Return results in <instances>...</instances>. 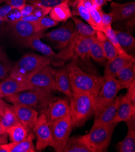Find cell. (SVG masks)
I'll return each instance as SVG.
<instances>
[{
    "mask_svg": "<svg viewBox=\"0 0 135 152\" xmlns=\"http://www.w3.org/2000/svg\"><path fill=\"white\" fill-rule=\"evenodd\" d=\"M67 67L72 93H87L97 96L104 81L103 77L85 73L73 61Z\"/></svg>",
    "mask_w": 135,
    "mask_h": 152,
    "instance_id": "6da1fadb",
    "label": "cell"
},
{
    "mask_svg": "<svg viewBox=\"0 0 135 152\" xmlns=\"http://www.w3.org/2000/svg\"><path fill=\"white\" fill-rule=\"evenodd\" d=\"M70 116L73 127L82 126L94 115L95 96L87 93H72L69 98Z\"/></svg>",
    "mask_w": 135,
    "mask_h": 152,
    "instance_id": "7a4b0ae2",
    "label": "cell"
},
{
    "mask_svg": "<svg viewBox=\"0 0 135 152\" xmlns=\"http://www.w3.org/2000/svg\"><path fill=\"white\" fill-rule=\"evenodd\" d=\"M50 64L49 57L35 53H28L22 56L15 64L9 77L21 81L31 79L39 70Z\"/></svg>",
    "mask_w": 135,
    "mask_h": 152,
    "instance_id": "3957f363",
    "label": "cell"
},
{
    "mask_svg": "<svg viewBox=\"0 0 135 152\" xmlns=\"http://www.w3.org/2000/svg\"><path fill=\"white\" fill-rule=\"evenodd\" d=\"M117 123L93 124L90 132L83 136L86 142L95 152L106 151L110 144L114 130Z\"/></svg>",
    "mask_w": 135,
    "mask_h": 152,
    "instance_id": "277c9868",
    "label": "cell"
},
{
    "mask_svg": "<svg viewBox=\"0 0 135 152\" xmlns=\"http://www.w3.org/2000/svg\"><path fill=\"white\" fill-rule=\"evenodd\" d=\"M8 102L20 103L32 107L41 113L49 104L56 98L52 94H44L36 90H28L4 98Z\"/></svg>",
    "mask_w": 135,
    "mask_h": 152,
    "instance_id": "5b68a950",
    "label": "cell"
},
{
    "mask_svg": "<svg viewBox=\"0 0 135 152\" xmlns=\"http://www.w3.org/2000/svg\"><path fill=\"white\" fill-rule=\"evenodd\" d=\"M48 123L52 136L53 148L56 152H63L73 128L71 117L69 115Z\"/></svg>",
    "mask_w": 135,
    "mask_h": 152,
    "instance_id": "8992f818",
    "label": "cell"
},
{
    "mask_svg": "<svg viewBox=\"0 0 135 152\" xmlns=\"http://www.w3.org/2000/svg\"><path fill=\"white\" fill-rule=\"evenodd\" d=\"M121 89V87L116 78H109L104 79L99 94L95 96V118H97L104 109L116 98Z\"/></svg>",
    "mask_w": 135,
    "mask_h": 152,
    "instance_id": "52a82bcc",
    "label": "cell"
},
{
    "mask_svg": "<svg viewBox=\"0 0 135 152\" xmlns=\"http://www.w3.org/2000/svg\"><path fill=\"white\" fill-rule=\"evenodd\" d=\"M55 70L50 66L46 65L27 81L32 86V90L38 92L52 94L56 91L55 80Z\"/></svg>",
    "mask_w": 135,
    "mask_h": 152,
    "instance_id": "ba28073f",
    "label": "cell"
},
{
    "mask_svg": "<svg viewBox=\"0 0 135 152\" xmlns=\"http://www.w3.org/2000/svg\"><path fill=\"white\" fill-rule=\"evenodd\" d=\"M76 34L74 24L73 21H70L59 28L44 34L43 36L55 44L57 49L61 50L66 46Z\"/></svg>",
    "mask_w": 135,
    "mask_h": 152,
    "instance_id": "9c48e42d",
    "label": "cell"
},
{
    "mask_svg": "<svg viewBox=\"0 0 135 152\" xmlns=\"http://www.w3.org/2000/svg\"><path fill=\"white\" fill-rule=\"evenodd\" d=\"M32 132L37 139L35 146L36 151H42L47 147L53 148V142L52 133L47 116L44 113H41L38 116Z\"/></svg>",
    "mask_w": 135,
    "mask_h": 152,
    "instance_id": "30bf717a",
    "label": "cell"
},
{
    "mask_svg": "<svg viewBox=\"0 0 135 152\" xmlns=\"http://www.w3.org/2000/svg\"><path fill=\"white\" fill-rule=\"evenodd\" d=\"M9 25L13 35L20 41L21 44L34 37H43L44 35V31L40 32L36 31L34 24L19 20L9 24Z\"/></svg>",
    "mask_w": 135,
    "mask_h": 152,
    "instance_id": "8fae6325",
    "label": "cell"
},
{
    "mask_svg": "<svg viewBox=\"0 0 135 152\" xmlns=\"http://www.w3.org/2000/svg\"><path fill=\"white\" fill-rule=\"evenodd\" d=\"M41 37H34L24 42L23 44H24L25 46L29 47L33 50L39 52L43 54L44 56L49 57L50 59V64L55 66H63L64 64V61L56 56V53L53 52L49 45L44 43L41 41Z\"/></svg>",
    "mask_w": 135,
    "mask_h": 152,
    "instance_id": "7c38bea8",
    "label": "cell"
},
{
    "mask_svg": "<svg viewBox=\"0 0 135 152\" xmlns=\"http://www.w3.org/2000/svg\"><path fill=\"white\" fill-rule=\"evenodd\" d=\"M12 104L13 109L20 122L32 132L38 119L39 112L25 104L20 103Z\"/></svg>",
    "mask_w": 135,
    "mask_h": 152,
    "instance_id": "4fadbf2b",
    "label": "cell"
},
{
    "mask_svg": "<svg viewBox=\"0 0 135 152\" xmlns=\"http://www.w3.org/2000/svg\"><path fill=\"white\" fill-rule=\"evenodd\" d=\"M41 113L46 115L48 121L66 117L70 115L69 102L67 99H56L51 102L47 109Z\"/></svg>",
    "mask_w": 135,
    "mask_h": 152,
    "instance_id": "5bb4252c",
    "label": "cell"
},
{
    "mask_svg": "<svg viewBox=\"0 0 135 152\" xmlns=\"http://www.w3.org/2000/svg\"><path fill=\"white\" fill-rule=\"evenodd\" d=\"M133 56L127 57L117 55L114 59L108 61L104 70V79L109 78H116L118 73L126 66L134 63Z\"/></svg>",
    "mask_w": 135,
    "mask_h": 152,
    "instance_id": "9a60e30c",
    "label": "cell"
},
{
    "mask_svg": "<svg viewBox=\"0 0 135 152\" xmlns=\"http://www.w3.org/2000/svg\"><path fill=\"white\" fill-rule=\"evenodd\" d=\"M28 90H32V88L27 81H19L9 77L0 82V90L2 98Z\"/></svg>",
    "mask_w": 135,
    "mask_h": 152,
    "instance_id": "2e32d148",
    "label": "cell"
},
{
    "mask_svg": "<svg viewBox=\"0 0 135 152\" xmlns=\"http://www.w3.org/2000/svg\"><path fill=\"white\" fill-rule=\"evenodd\" d=\"M111 12L113 15V23L129 20L134 17L135 3H117L112 2L110 4Z\"/></svg>",
    "mask_w": 135,
    "mask_h": 152,
    "instance_id": "e0dca14e",
    "label": "cell"
},
{
    "mask_svg": "<svg viewBox=\"0 0 135 152\" xmlns=\"http://www.w3.org/2000/svg\"><path fill=\"white\" fill-rule=\"evenodd\" d=\"M135 116V105H133L125 95L119 96V104L113 123L126 122Z\"/></svg>",
    "mask_w": 135,
    "mask_h": 152,
    "instance_id": "ac0fdd59",
    "label": "cell"
},
{
    "mask_svg": "<svg viewBox=\"0 0 135 152\" xmlns=\"http://www.w3.org/2000/svg\"><path fill=\"white\" fill-rule=\"evenodd\" d=\"M128 126V131L126 138L117 145L119 152L135 151V116L126 122Z\"/></svg>",
    "mask_w": 135,
    "mask_h": 152,
    "instance_id": "d6986e66",
    "label": "cell"
},
{
    "mask_svg": "<svg viewBox=\"0 0 135 152\" xmlns=\"http://www.w3.org/2000/svg\"><path fill=\"white\" fill-rule=\"evenodd\" d=\"M55 80L56 90L70 98L72 96V92L70 88L69 71L67 66L60 68L55 71Z\"/></svg>",
    "mask_w": 135,
    "mask_h": 152,
    "instance_id": "ffe728a7",
    "label": "cell"
},
{
    "mask_svg": "<svg viewBox=\"0 0 135 152\" xmlns=\"http://www.w3.org/2000/svg\"><path fill=\"white\" fill-rule=\"evenodd\" d=\"M63 152H95L84 139L83 136L69 138Z\"/></svg>",
    "mask_w": 135,
    "mask_h": 152,
    "instance_id": "44dd1931",
    "label": "cell"
},
{
    "mask_svg": "<svg viewBox=\"0 0 135 152\" xmlns=\"http://www.w3.org/2000/svg\"><path fill=\"white\" fill-rule=\"evenodd\" d=\"M95 39L96 35L90 37L79 36L74 50V54L73 58V61H76L79 58H81L83 59L90 56V49Z\"/></svg>",
    "mask_w": 135,
    "mask_h": 152,
    "instance_id": "7402d4cb",
    "label": "cell"
},
{
    "mask_svg": "<svg viewBox=\"0 0 135 152\" xmlns=\"http://www.w3.org/2000/svg\"><path fill=\"white\" fill-rule=\"evenodd\" d=\"M119 100V97L116 96L110 104H109L106 108L104 109L99 115L97 118H95L93 124H107L112 123L116 113Z\"/></svg>",
    "mask_w": 135,
    "mask_h": 152,
    "instance_id": "603a6c76",
    "label": "cell"
},
{
    "mask_svg": "<svg viewBox=\"0 0 135 152\" xmlns=\"http://www.w3.org/2000/svg\"><path fill=\"white\" fill-rule=\"evenodd\" d=\"M49 16L52 20L58 22H66L72 17V10L67 2L63 3L52 7Z\"/></svg>",
    "mask_w": 135,
    "mask_h": 152,
    "instance_id": "cb8c5ba5",
    "label": "cell"
},
{
    "mask_svg": "<svg viewBox=\"0 0 135 152\" xmlns=\"http://www.w3.org/2000/svg\"><path fill=\"white\" fill-rule=\"evenodd\" d=\"M134 73V63L126 66L118 73L116 78L118 81L121 89L127 88L131 84L135 81Z\"/></svg>",
    "mask_w": 135,
    "mask_h": 152,
    "instance_id": "d4e9b609",
    "label": "cell"
},
{
    "mask_svg": "<svg viewBox=\"0 0 135 152\" xmlns=\"http://www.w3.org/2000/svg\"><path fill=\"white\" fill-rule=\"evenodd\" d=\"M31 132L28 128L20 123L9 129L7 133L11 142L18 143L26 139Z\"/></svg>",
    "mask_w": 135,
    "mask_h": 152,
    "instance_id": "484cf974",
    "label": "cell"
},
{
    "mask_svg": "<svg viewBox=\"0 0 135 152\" xmlns=\"http://www.w3.org/2000/svg\"><path fill=\"white\" fill-rule=\"evenodd\" d=\"M96 38L99 41L103 51L104 52L105 56H106L107 61L112 60L116 58L118 55V53L114 47V45L106 37L104 32L101 31H97L96 34Z\"/></svg>",
    "mask_w": 135,
    "mask_h": 152,
    "instance_id": "4316f807",
    "label": "cell"
},
{
    "mask_svg": "<svg viewBox=\"0 0 135 152\" xmlns=\"http://www.w3.org/2000/svg\"><path fill=\"white\" fill-rule=\"evenodd\" d=\"M21 123L15 112H14L12 105H9L4 114L1 116V130L3 133H7L9 129L12 126Z\"/></svg>",
    "mask_w": 135,
    "mask_h": 152,
    "instance_id": "83f0119b",
    "label": "cell"
},
{
    "mask_svg": "<svg viewBox=\"0 0 135 152\" xmlns=\"http://www.w3.org/2000/svg\"><path fill=\"white\" fill-rule=\"evenodd\" d=\"M118 41L123 49L127 53L135 49V39L128 32L114 30Z\"/></svg>",
    "mask_w": 135,
    "mask_h": 152,
    "instance_id": "f1b7e54d",
    "label": "cell"
},
{
    "mask_svg": "<svg viewBox=\"0 0 135 152\" xmlns=\"http://www.w3.org/2000/svg\"><path fill=\"white\" fill-rule=\"evenodd\" d=\"M72 19L75 27L77 33L83 37H94L96 35L97 30L92 26L84 23L81 19L75 16H72Z\"/></svg>",
    "mask_w": 135,
    "mask_h": 152,
    "instance_id": "f546056e",
    "label": "cell"
},
{
    "mask_svg": "<svg viewBox=\"0 0 135 152\" xmlns=\"http://www.w3.org/2000/svg\"><path fill=\"white\" fill-rule=\"evenodd\" d=\"M69 6H71L73 8L72 12V16L78 15L84 20H85L89 25L92 26V22L90 11L85 7L81 0H73L69 4Z\"/></svg>",
    "mask_w": 135,
    "mask_h": 152,
    "instance_id": "4dcf8cb0",
    "label": "cell"
},
{
    "mask_svg": "<svg viewBox=\"0 0 135 152\" xmlns=\"http://www.w3.org/2000/svg\"><path fill=\"white\" fill-rule=\"evenodd\" d=\"M35 139V134L33 132L29 133L27 137L23 141L16 143L13 147L11 152H35L37 151L33 141Z\"/></svg>",
    "mask_w": 135,
    "mask_h": 152,
    "instance_id": "1f68e13d",
    "label": "cell"
},
{
    "mask_svg": "<svg viewBox=\"0 0 135 152\" xmlns=\"http://www.w3.org/2000/svg\"><path fill=\"white\" fill-rule=\"evenodd\" d=\"M79 36L80 35L77 33V34L73 37V38L66 46L60 50L59 53L56 54V56L63 61H67L70 59L73 60L74 54V50H75L76 44Z\"/></svg>",
    "mask_w": 135,
    "mask_h": 152,
    "instance_id": "d6a6232c",
    "label": "cell"
},
{
    "mask_svg": "<svg viewBox=\"0 0 135 152\" xmlns=\"http://www.w3.org/2000/svg\"><path fill=\"white\" fill-rule=\"evenodd\" d=\"M89 55L90 57H91L96 63L104 64L107 62L101 45L96 38V37L95 40L91 45L90 49Z\"/></svg>",
    "mask_w": 135,
    "mask_h": 152,
    "instance_id": "836d02e7",
    "label": "cell"
},
{
    "mask_svg": "<svg viewBox=\"0 0 135 152\" xmlns=\"http://www.w3.org/2000/svg\"><path fill=\"white\" fill-rule=\"evenodd\" d=\"M103 32L104 33L105 35H106V37L109 39V41L112 42V44L114 45V47L116 49L119 55L123 56H127V57H130V56H133L130 54H128V53H127L123 49V48L121 46V45H120V44L118 41V39H117V38L116 36L115 32V30L113 29L112 26L109 27L105 29Z\"/></svg>",
    "mask_w": 135,
    "mask_h": 152,
    "instance_id": "e575fe53",
    "label": "cell"
},
{
    "mask_svg": "<svg viewBox=\"0 0 135 152\" xmlns=\"http://www.w3.org/2000/svg\"><path fill=\"white\" fill-rule=\"evenodd\" d=\"M58 24V22L52 20L49 15H47L39 18V20L35 24H34V26L36 31L37 32H40L48 28L56 26Z\"/></svg>",
    "mask_w": 135,
    "mask_h": 152,
    "instance_id": "d590c367",
    "label": "cell"
},
{
    "mask_svg": "<svg viewBox=\"0 0 135 152\" xmlns=\"http://www.w3.org/2000/svg\"><path fill=\"white\" fill-rule=\"evenodd\" d=\"M92 22V27L97 31H104V27L102 22L100 9L93 7L89 10Z\"/></svg>",
    "mask_w": 135,
    "mask_h": 152,
    "instance_id": "8d00e7d4",
    "label": "cell"
},
{
    "mask_svg": "<svg viewBox=\"0 0 135 152\" xmlns=\"http://www.w3.org/2000/svg\"><path fill=\"white\" fill-rule=\"evenodd\" d=\"M73 1V0H27V3L35 5H40L49 7H53L56 5L65 2H67L70 4Z\"/></svg>",
    "mask_w": 135,
    "mask_h": 152,
    "instance_id": "74e56055",
    "label": "cell"
},
{
    "mask_svg": "<svg viewBox=\"0 0 135 152\" xmlns=\"http://www.w3.org/2000/svg\"><path fill=\"white\" fill-rule=\"evenodd\" d=\"M22 18L20 9L13 8L4 18V21L10 24L14 22L18 21Z\"/></svg>",
    "mask_w": 135,
    "mask_h": 152,
    "instance_id": "f35d334b",
    "label": "cell"
},
{
    "mask_svg": "<svg viewBox=\"0 0 135 152\" xmlns=\"http://www.w3.org/2000/svg\"><path fill=\"white\" fill-rule=\"evenodd\" d=\"M100 12L104 30L109 27H112V24L113 23V15L112 13L110 12V13H107L102 10V8L100 9Z\"/></svg>",
    "mask_w": 135,
    "mask_h": 152,
    "instance_id": "ab89813d",
    "label": "cell"
},
{
    "mask_svg": "<svg viewBox=\"0 0 135 152\" xmlns=\"http://www.w3.org/2000/svg\"><path fill=\"white\" fill-rule=\"evenodd\" d=\"M12 67V64H6L0 61V80L3 81L9 77Z\"/></svg>",
    "mask_w": 135,
    "mask_h": 152,
    "instance_id": "60d3db41",
    "label": "cell"
},
{
    "mask_svg": "<svg viewBox=\"0 0 135 152\" xmlns=\"http://www.w3.org/2000/svg\"><path fill=\"white\" fill-rule=\"evenodd\" d=\"M52 7H46L40 5H36V7L33 12V14L38 18H41L49 14Z\"/></svg>",
    "mask_w": 135,
    "mask_h": 152,
    "instance_id": "b9f144b4",
    "label": "cell"
},
{
    "mask_svg": "<svg viewBox=\"0 0 135 152\" xmlns=\"http://www.w3.org/2000/svg\"><path fill=\"white\" fill-rule=\"evenodd\" d=\"M4 2L13 8L21 10L27 3V0H4Z\"/></svg>",
    "mask_w": 135,
    "mask_h": 152,
    "instance_id": "7bdbcfd3",
    "label": "cell"
},
{
    "mask_svg": "<svg viewBox=\"0 0 135 152\" xmlns=\"http://www.w3.org/2000/svg\"><path fill=\"white\" fill-rule=\"evenodd\" d=\"M127 89V92L125 96L133 105H135V81H134Z\"/></svg>",
    "mask_w": 135,
    "mask_h": 152,
    "instance_id": "ee69618b",
    "label": "cell"
},
{
    "mask_svg": "<svg viewBox=\"0 0 135 152\" xmlns=\"http://www.w3.org/2000/svg\"><path fill=\"white\" fill-rule=\"evenodd\" d=\"M35 7H36V5L27 3L25 4V6L20 10L22 17H26V16H27V15L32 14L34 9H35Z\"/></svg>",
    "mask_w": 135,
    "mask_h": 152,
    "instance_id": "f6af8a7d",
    "label": "cell"
},
{
    "mask_svg": "<svg viewBox=\"0 0 135 152\" xmlns=\"http://www.w3.org/2000/svg\"><path fill=\"white\" fill-rule=\"evenodd\" d=\"M12 9L13 7L7 4H5L3 6H0V21L4 22V18Z\"/></svg>",
    "mask_w": 135,
    "mask_h": 152,
    "instance_id": "bcb514c9",
    "label": "cell"
},
{
    "mask_svg": "<svg viewBox=\"0 0 135 152\" xmlns=\"http://www.w3.org/2000/svg\"><path fill=\"white\" fill-rule=\"evenodd\" d=\"M0 61L6 64H12L10 59H9L4 49L3 48L1 45H0Z\"/></svg>",
    "mask_w": 135,
    "mask_h": 152,
    "instance_id": "7dc6e473",
    "label": "cell"
},
{
    "mask_svg": "<svg viewBox=\"0 0 135 152\" xmlns=\"http://www.w3.org/2000/svg\"><path fill=\"white\" fill-rule=\"evenodd\" d=\"M16 143L10 142L0 144V152H11L13 147Z\"/></svg>",
    "mask_w": 135,
    "mask_h": 152,
    "instance_id": "c3c4849f",
    "label": "cell"
},
{
    "mask_svg": "<svg viewBox=\"0 0 135 152\" xmlns=\"http://www.w3.org/2000/svg\"><path fill=\"white\" fill-rule=\"evenodd\" d=\"M39 20V18H38V17H36L35 16V15H34L33 13H32L31 15H27V16L22 17L20 20L26 21L27 23H30L32 24H35Z\"/></svg>",
    "mask_w": 135,
    "mask_h": 152,
    "instance_id": "681fc988",
    "label": "cell"
},
{
    "mask_svg": "<svg viewBox=\"0 0 135 152\" xmlns=\"http://www.w3.org/2000/svg\"><path fill=\"white\" fill-rule=\"evenodd\" d=\"M1 116H0V144L7 143L8 142L7 133H3L1 130Z\"/></svg>",
    "mask_w": 135,
    "mask_h": 152,
    "instance_id": "f907efd6",
    "label": "cell"
},
{
    "mask_svg": "<svg viewBox=\"0 0 135 152\" xmlns=\"http://www.w3.org/2000/svg\"><path fill=\"white\" fill-rule=\"evenodd\" d=\"M83 4L85 6V7L88 9V10L91 9L93 7H96L94 5L93 0H81Z\"/></svg>",
    "mask_w": 135,
    "mask_h": 152,
    "instance_id": "816d5d0a",
    "label": "cell"
},
{
    "mask_svg": "<svg viewBox=\"0 0 135 152\" xmlns=\"http://www.w3.org/2000/svg\"><path fill=\"white\" fill-rule=\"evenodd\" d=\"M9 104L5 102L0 98V116H2Z\"/></svg>",
    "mask_w": 135,
    "mask_h": 152,
    "instance_id": "f5cc1de1",
    "label": "cell"
},
{
    "mask_svg": "<svg viewBox=\"0 0 135 152\" xmlns=\"http://www.w3.org/2000/svg\"><path fill=\"white\" fill-rule=\"evenodd\" d=\"M95 6L96 8L101 9L102 7L106 3L107 0H93Z\"/></svg>",
    "mask_w": 135,
    "mask_h": 152,
    "instance_id": "db71d44e",
    "label": "cell"
},
{
    "mask_svg": "<svg viewBox=\"0 0 135 152\" xmlns=\"http://www.w3.org/2000/svg\"><path fill=\"white\" fill-rule=\"evenodd\" d=\"M3 2H4V0H0V3H1Z\"/></svg>",
    "mask_w": 135,
    "mask_h": 152,
    "instance_id": "11a10c76",
    "label": "cell"
},
{
    "mask_svg": "<svg viewBox=\"0 0 135 152\" xmlns=\"http://www.w3.org/2000/svg\"><path fill=\"white\" fill-rule=\"evenodd\" d=\"M0 98H2V95H1V90H0Z\"/></svg>",
    "mask_w": 135,
    "mask_h": 152,
    "instance_id": "9f6ffc18",
    "label": "cell"
},
{
    "mask_svg": "<svg viewBox=\"0 0 135 152\" xmlns=\"http://www.w3.org/2000/svg\"><path fill=\"white\" fill-rule=\"evenodd\" d=\"M3 23H4L3 21H0V26H1V24H2Z\"/></svg>",
    "mask_w": 135,
    "mask_h": 152,
    "instance_id": "6f0895ef",
    "label": "cell"
},
{
    "mask_svg": "<svg viewBox=\"0 0 135 152\" xmlns=\"http://www.w3.org/2000/svg\"><path fill=\"white\" fill-rule=\"evenodd\" d=\"M107 1H111L112 0H107Z\"/></svg>",
    "mask_w": 135,
    "mask_h": 152,
    "instance_id": "680465c9",
    "label": "cell"
}]
</instances>
